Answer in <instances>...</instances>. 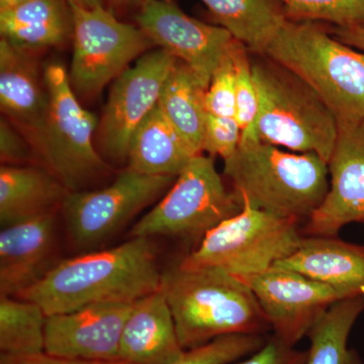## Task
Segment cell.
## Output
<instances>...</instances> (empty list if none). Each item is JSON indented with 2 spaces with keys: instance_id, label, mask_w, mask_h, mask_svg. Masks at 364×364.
<instances>
[{
  "instance_id": "1",
  "label": "cell",
  "mask_w": 364,
  "mask_h": 364,
  "mask_svg": "<svg viewBox=\"0 0 364 364\" xmlns=\"http://www.w3.org/2000/svg\"><path fill=\"white\" fill-rule=\"evenodd\" d=\"M157 248L148 237L61 260L16 298L38 304L46 316L102 303H135L161 289Z\"/></svg>"
},
{
  "instance_id": "2",
  "label": "cell",
  "mask_w": 364,
  "mask_h": 364,
  "mask_svg": "<svg viewBox=\"0 0 364 364\" xmlns=\"http://www.w3.org/2000/svg\"><path fill=\"white\" fill-rule=\"evenodd\" d=\"M161 289L184 350L225 335H265L272 330L250 287L219 268L179 261L163 272Z\"/></svg>"
},
{
  "instance_id": "3",
  "label": "cell",
  "mask_w": 364,
  "mask_h": 364,
  "mask_svg": "<svg viewBox=\"0 0 364 364\" xmlns=\"http://www.w3.org/2000/svg\"><path fill=\"white\" fill-rule=\"evenodd\" d=\"M224 176L242 202L279 217L308 221L329 191L328 164L315 153L284 152L260 140L240 141Z\"/></svg>"
},
{
  "instance_id": "4",
  "label": "cell",
  "mask_w": 364,
  "mask_h": 364,
  "mask_svg": "<svg viewBox=\"0 0 364 364\" xmlns=\"http://www.w3.org/2000/svg\"><path fill=\"white\" fill-rule=\"evenodd\" d=\"M250 61L258 112L241 141L260 140L296 152L315 153L328 164L338 135L331 109L306 81L279 62L253 53Z\"/></svg>"
},
{
  "instance_id": "5",
  "label": "cell",
  "mask_w": 364,
  "mask_h": 364,
  "mask_svg": "<svg viewBox=\"0 0 364 364\" xmlns=\"http://www.w3.org/2000/svg\"><path fill=\"white\" fill-rule=\"evenodd\" d=\"M264 55L306 81L338 123L364 119V53L320 23L287 21Z\"/></svg>"
},
{
  "instance_id": "6",
  "label": "cell",
  "mask_w": 364,
  "mask_h": 364,
  "mask_svg": "<svg viewBox=\"0 0 364 364\" xmlns=\"http://www.w3.org/2000/svg\"><path fill=\"white\" fill-rule=\"evenodd\" d=\"M48 107L42 124L30 140L44 168L64 188H86L109 171V165L93 143L98 121L78 102L68 72L60 64L46 68Z\"/></svg>"
},
{
  "instance_id": "7",
  "label": "cell",
  "mask_w": 364,
  "mask_h": 364,
  "mask_svg": "<svg viewBox=\"0 0 364 364\" xmlns=\"http://www.w3.org/2000/svg\"><path fill=\"white\" fill-rule=\"evenodd\" d=\"M242 210L243 202L233 191H228L213 158L200 154L176 177L157 205L134 225L131 236L168 237L193 244L196 249L213 229Z\"/></svg>"
},
{
  "instance_id": "8",
  "label": "cell",
  "mask_w": 364,
  "mask_h": 364,
  "mask_svg": "<svg viewBox=\"0 0 364 364\" xmlns=\"http://www.w3.org/2000/svg\"><path fill=\"white\" fill-rule=\"evenodd\" d=\"M301 222L258 210H243L215 227L181 260L188 267L219 268L234 277L265 272L298 250Z\"/></svg>"
},
{
  "instance_id": "9",
  "label": "cell",
  "mask_w": 364,
  "mask_h": 364,
  "mask_svg": "<svg viewBox=\"0 0 364 364\" xmlns=\"http://www.w3.org/2000/svg\"><path fill=\"white\" fill-rule=\"evenodd\" d=\"M68 6L73 36L69 80L76 95L93 97L154 45L140 28L119 21L105 6Z\"/></svg>"
},
{
  "instance_id": "10",
  "label": "cell",
  "mask_w": 364,
  "mask_h": 364,
  "mask_svg": "<svg viewBox=\"0 0 364 364\" xmlns=\"http://www.w3.org/2000/svg\"><path fill=\"white\" fill-rule=\"evenodd\" d=\"M176 179L127 168L107 188L68 193L60 210L72 246L82 253L95 251L161 198Z\"/></svg>"
},
{
  "instance_id": "11",
  "label": "cell",
  "mask_w": 364,
  "mask_h": 364,
  "mask_svg": "<svg viewBox=\"0 0 364 364\" xmlns=\"http://www.w3.org/2000/svg\"><path fill=\"white\" fill-rule=\"evenodd\" d=\"M176 60L162 49L147 52L114 80L97 130V146L105 158L128 161L132 136L158 105Z\"/></svg>"
},
{
  "instance_id": "12",
  "label": "cell",
  "mask_w": 364,
  "mask_h": 364,
  "mask_svg": "<svg viewBox=\"0 0 364 364\" xmlns=\"http://www.w3.org/2000/svg\"><path fill=\"white\" fill-rule=\"evenodd\" d=\"M236 277L255 294L273 334L291 346L308 335L330 306L340 299L358 296L279 267Z\"/></svg>"
},
{
  "instance_id": "13",
  "label": "cell",
  "mask_w": 364,
  "mask_h": 364,
  "mask_svg": "<svg viewBox=\"0 0 364 364\" xmlns=\"http://www.w3.org/2000/svg\"><path fill=\"white\" fill-rule=\"evenodd\" d=\"M136 21L153 45L191 67L208 87L235 40L226 28L196 20L169 0H143Z\"/></svg>"
},
{
  "instance_id": "14",
  "label": "cell",
  "mask_w": 364,
  "mask_h": 364,
  "mask_svg": "<svg viewBox=\"0 0 364 364\" xmlns=\"http://www.w3.org/2000/svg\"><path fill=\"white\" fill-rule=\"evenodd\" d=\"M328 169L329 191L303 236L337 237L346 225L364 223V119L338 123Z\"/></svg>"
},
{
  "instance_id": "15",
  "label": "cell",
  "mask_w": 364,
  "mask_h": 364,
  "mask_svg": "<svg viewBox=\"0 0 364 364\" xmlns=\"http://www.w3.org/2000/svg\"><path fill=\"white\" fill-rule=\"evenodd\" d=\"M134 303H102L48 316L45 352L90 363H119L122 333Z\"/></svg>"
},
{
  "instance_id": "16",
  "label": "cell",
  "mask_w": 364,
  "mask_h": 364,
  "mask_svg": "<svg viewBox=\"0 0 364 364\" xmlns=\"http://www.w3.org/2000/svg\"><path fill=\"white\" fill-rule=\"evenodd\" d=\"M57 259V213L1 228L0 296H20L44 279Z\"/></svg>"
},
{
  "instance_id": "17",
  "label": "cell",
  "mask_w": 364,
  "mask_h": 364,
  "mask_svg": "<svg viewBox=\"0 0 364 364\" xmlns=\"http://www.w3.org/2000/svg\"><path fill=\"white\" fill-rule=\"evenodd\" d=\"M162 289L135 301L122 333L119 358L128 364H171L184 353Z\"/></svg>"
},
{
  "instance_id": "18",
  "label": "cell",
  "mask_w": 364,
  "mask_h": 364,
  "mask_svg": "<svg viewBox=\"0 0 364 364\" xmlns=\"http://www.w3.org/2000/svg\"><path fill=\"white\" fill-rule=\"evenodd\" d=\"M273 267L301 273L354 294H364V245L337 237L304 236L298 250Z\"/></svg>"
},
{
  "instance_id": "19",
  "label": "cell",
  "mask_w": 364,
  "mask_h": 364,
  "mask_svg": "<svg viewBox=\"0 0 364 364\" xmlns=\"http://www.w3.org/2000/svg\"><path fill=\"white\" fill-rule=\"evenodd\" d=\"M28 51L2 38L0 41V107L31 136L47 112L48 92L44 76L41 79Z\"/></svg>"
},
{
  "instance_id": "20",
  "label": "cell",
  "mask_w": 364,
  "mask_h": 364,
  "mask_svg": "<svg viewBox=\"0 0 364 364\" xmlns=\"http://www.w3.org/2000/svg\"><path fill=\"white\" fill-rule=\"evenodd\" d=\"M69 191L46 168L0 167V226L6 228L60 210Z\"/></svg>"
},
{
  "instance_id": "21",
  "label": "cell",
  "mask_w": 364,
  "mask_h": 364,
  "mask_svg": "<svg viewBox=\"0 0 364 364\" xmlns=\"http://www.w3.org/2000/svg\"><path fill=\"white\" fill-rule=\"evenodd\" d=\"M196 156L157 105L132 136L127 168L177 177Z\"/></svg>"
},
{
  "instance_id": "22",
  "label": "cell",
  "mask_w": 364,
  "mask_h": 364,
  "mask_svg": "<svg viewBox=\"0 0 364 364\" xmlns=\"http://www.w3.org/2000/svg\"><path fill=\"white\" fill-rule=\"evenodd\" d=\"M208 86L191 67L176 60L170 70L158 107L196 155L202 154L208 112Z\"/></svg>"
},
{
  "instance_id": "23",
  "label": "cell",
  "mask_w": 364,
  "mask_h": 364,
  "mask_svg": "<svg viewBox=\"0 0 364 364\" xmlns=\"http://www.w3.org/2000/svg\"><path fill=\"white\" fill-rule=\"evenodd\" d=\"M2 39L23 49L56 47L72 32L70 7L63 0H28L0 11Z\"/></svg>"
},
{
  "instance_id": "24",
  "label": "cell",
  "mask_w": 364,
  "mask_h": 364,
  "mask_svg": "<svg viewBox=\"0 0 364 364\" xmlns=\"http://www.w3.org/2000/svg\"><path fill=\"white\" fill-rule=\"evenodd\" d=\"M220 26L253 54L265 50L289 21L279 0H202Z\"/></svg>"
},
{
  "instance_id": "25",
  "label": "cell",
  "mask_w": 364,
  "mask_h": 364,
  "mask_svg": "<svg viewBox=\"0 0 364 364\" xmlns=\"http://www.w3.org/2000/svg\"><path fill=\"white\" fill-rule=\"evenodd\" d=\"M364 312V294L340 299L313 325L306 364H364L355 349L349 348L352 328Z\"/></svg>"
},
{
  "instance_id": "26",
  "label": "cell",
  "mask_w": 364,
  "mask_h": 364,
  "mask_svg": "<svg viewBox=\"0 0 364 364\" xmlns=\"http://www.w3.org/2000/svg\"><path fill=\"white\" fill-rule=\"evenodd\" d=\"M47 316L32 301L0 296V350L13 355L45 351Z\"/></svg>"
},
{
  "instance_id": "27",
  "label": "cell",
  "mask_w": 364,
  "mask_h": 364,
  "mask_svg": "<svg viewBox=\"0 0 364 364\" xmlns=\"http://www.w3.org/2000/svg\"><path fill=\"white\" fill-rule=\"evenodd\" d=\"M289 20L326 21L337 26L364 23V0H279Z\"/></svg>"
},
{
  "instance_id": "28",
  "label": "cell",
  "mask_w": 364,
  "mask_h": 364,
  "mask_svg": "<svg viewBox=\"0 0 364 364\" xmlns=\"http://www.w3.org/2000/svg\"><path fill=\"white\" fill-rule=\"evenodd\" d=\"M267 340L265 335H225L203 346L184 351L181 358L171 364L232 363L259 350Z\"/></svg>"
},
{
  "instance_id": "29",
  "label": "cell",
  "mask_w": 364,
  "mask_h": 364,
  "mask_svg": "<svg viewBox=\"0 0 364 364\" xmlns=\"http://www.w3.org/2000/svg\"><path fill=\"white\" fill-rule=\"evenodd\" d=\"M232 58L236 69V117L245 133L252 128L258 112V97L251 69L250 53L247 47L234 40L231 46Z\"/></svg>"
},
{
  "instance_id": "30",
  "label": "cell",
  "mask_w": 364,
  "mask_h": 364,
  "mask_svg": "<svg viewBox=\"0 0 364 364\" xmlns=\"http://www.w3.org/2000/svg\"><path fill=\"white\" fill-rule=\"evenodd\" d=\"M205 105L208 114L220 117L236 114V69L231 47L213 73L205 95Z\"/></svg>"
},
{
  "instance_id": "31",
  "label": "cell",
  "mask_w": 364,
  "mask_h": 364,
  "mask_svg": "<svg viewBox=\"0 0 364 364\" xmlns=\"http://www.w3.org/2000/svg\"><path fill=\"white\" fill-rule=\"evenodd\" d=\"M241 136L242 129L236 117L208 114L203 151L225 161L238 149Z\"/></svg>"
},
{
  "instance_id": "32",
  "label": "cell",
  "mask_w": 364,
  "mask_h": 364,
  "mask_svg": "<svg viewBox=\"0 0 364 364\" xmlns=\"http://www.w3.org/2000/svg\"><path fill=\"white\" fill-rule=\"evenodd\" d=\"M308 355V350H298L273 334L262 348L238 364H306Z\"/></svg>"
},
{
  "instance_id": "33",
  "label": "cell",
  "mask_w": 364,
  "mask_h": 364,
  "mask_svg": "<svg viewBox=\"0 0 364 364\" xmlns=\"http://www.w3.org/2000/svg\"><path fill=\"white\" fill-rule=\"evenodd\" d=\"M31 151L25 139L6 119L0 122V160L4 165H23L30 160Z\"/></svg>"
},
{
  "instance_id": "34",
  "label": "cell",
  "mask_w": 364,
  "mask_h": 364,
  "mask_svg": "<svg viewBox=\"0 0 364 364\" xmlns=\"http://www.w3.org/2000/svg\"><path fill=\"white\" fill-rule=\"evenodd\" d=\"M119 363H90V361L73 360V359L59 358L51 355L47 352L25 355H13V354L1 353L0 364H119Z\"/></svg>"
},
{
  "instance_id": "35",
  "label": "cell",
  "mask_w": 364,
  "mask_h": 364,
  "mask_svg": "<svg viewBox=\"0 0 364 364\" xmlns=\"http://www.w3.org/2000/svg\"><path fill=\"white\" fill-rule=\"evenodd\" d=\"M330 33L340 42L352 48H358L364 52V26H333L330 28Z\"/></svg>"
},
{
  "instance_id": "36",
  "label": "cell",
  "mask_w": 364,
  "mask_h": 364,
  "mask_svg": "<svg viewBox=\"0 0 364 364\" xmlns=\"http://www.w3.org/2000/svg\"><path fill=\"white\" fill-rule=\"evenodd\" d=\"M68 4L93 9V7L105 6V0H66Z\"/></svg>"
},
{
  "instance_id": "37",
  "label": "cell",
  "mask_w": 364,
  "mask_h": 364,
  "mask_svg": "<svg viewBox=\"0 0 364 364\" xmlns=\"http://www.w3.org/2000/svg\"><path fill=\"white\" fill-rule=\"evenodd\" d=\"M26 1H28V0H0V11L13 9V7Z\"/></svg>"
},
{
  "instance_id": "38",
  "label": "cell",
  "mask_w": 364,
  "mask_h": 364,
  "mask_svg": "<svg viewBox=\"0 0 364 364\" xmlns=\"http://www.w3.org/2000/svg\"><path fill=\"white\" fill-rule=\"evenodd\" d=\"M109 2L112 4V6L117 7H124L129 6L131 4H135V2H140L142 4L143 0H109Z\"/></svg>"
},
{
  "instance_id": "39",
  "label": "cell",
  "mask_w": 364,
  "mask_h": 364,
  "mask_svg": "<svg viewBox=\"0 0 364 364\" xmlns=\"http://www.w3.org/2000/svg\"><path fill=\"white\" fill-rule=\"evenodd\" d=\"M119 364H128V363H121Z\"/></svg>"
},
{
  "instance_id": "40",
  "label": "cell",
  "mask_w": 364,
  "mask_h": 364,
  "mask_svg": "<svg viewBox=\"0 0 364 364\" xmlns=\"http://www.w3.org/2000/svg\"><path fill=\"white\" fill-rule=\"evenodd\" d=\"M361 25L364 26V23H361Z\"/></svg>"
}]
</instances>
